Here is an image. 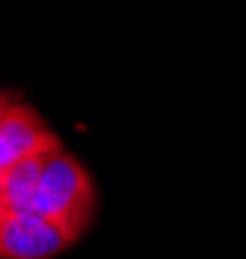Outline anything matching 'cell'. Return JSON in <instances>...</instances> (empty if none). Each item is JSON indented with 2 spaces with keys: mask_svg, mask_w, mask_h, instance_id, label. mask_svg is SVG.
Returning a JSON list of instances; mask_svg holds the SVG:
<instances>
[{
  "mask_svg": "<svg viewBox=\"0 0 246 259\" xmlns=\"http://www.w3.org/2000/svg\"><path fill=\"white\" fill-rule=\"evenodd\" d=\"M29 212L47 221L73 246L96 223L99 189L91 171L65 148L57 150L42 171Z\"/></svg>",
  "mask_w": 246,
  "mask_h": 259,
  "instance_id": "1",
  "label": "cell"
},
{
  "mask_svg": "<svg viewBox=\"0 0 246 259\" xmlns=\"http://www.w3.org/2000/svg\"><path fill=\"white\" fill-rule=\"evenodd\" d=\"M62 150V140L29 101L16 99L0 117V171L36 156Z\"/></svg>",
  "mask_w": 246,
  "mask_h": 259,
  "instance_id": "2",
  "label": "cell"
},
{
  "mask_svg": "<svg viewBox=\"0 0 246 259\" xmlns=\"http://www.w3.org/2000/svg\"><path fill=\"white\" fill-rule=\"evenodd\" d=\"M70 244L34 212L0 210V259H55Z\"/></svg>",
  "mask_w": 246,
  "mask_h": 259,
  "instance_id": "3",
  "label": "cell"
},
{
  "mask_svg": "<svg viewBox=\"0 0 246 259\" xmlns=\"http://www.w3.org/2000/svg\"><path fill=\"white\" fill-rule=\"evenodd\" d=\"M47 161L50 156H36V158H26V161L13 163L0 171V210L29 212L31 197L39 187L42 171L47 166Z\"/></svg>",
  "mask_w": 246,
  "mask_h": 259,
  "instance_id": "4",
  "label": "cell"
},
{
  "mask_svg": "<svg viewBox=\"0 0 246 259\" xmlns=\"http://www.w3.org/2000/svg\"><path fill=\"white\" fill-rule=\"evenodd\" d=\"M16 99H18V96H16V94H11V91H0V117L6 114V109H8V106H11Z\"/></svg>",
  "mask_w": 246,
  "mask_h": 259,
  "instance_id": "5",
  "label": "cell"
}]
</instances>
